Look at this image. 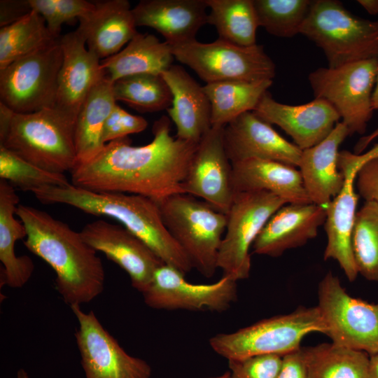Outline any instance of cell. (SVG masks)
<instances>
[{"label": "cell", "instance_id": "obj_1", "mask_svg": "<svg viewBox=\"0 0 378 378\" xmlns=\"http://www.w3.org/2000/svg\"><path fill=\"white\" fill-rule=\"evenodd\" d=\"M170 119L155 121L153 140L134 146L124 137L105 144L90 161L70 172L71 183L94 192H122L159 202L183 193L182 184L198 144L170 134Z\"/></svg>", "mask_w": 378, "mask_h": 378}, {"label": "cell", "instance_id": "obj_2", "mask_svg": "<svg viewBox=\"0 0 378 378\" xmlns=\"http://www.w3.org/2000/svg\"><path fill=\"white\" fill-rule=\"evenodd\" d=\"M16 216L24 225V246L56 274L55 286L65 303H89L104 290V268L97 251L66 223L48 213L19 204Z\"/></svg>", "mask_w": 378, "mask_h": 378}, {"label": "cell", "instance_id": "obj_3", "mask_svg": "<svg viewBox=\"0 0 378 378\" xmlns=\"http://www.w3.org/2000/svg\"><path fill=\"white\" fill-rule=\"evenodd\" d=\"M32 193L45 204H66L86 214L112 218L141 239L164 264L185 275L192 269L186 253L166 228L158 202L150 198L122 192H94L71 183L45 186Z\"/></svg>", "mask_w": 378, "mask_h": 378}, {"label": "cell", "instance_id": "obj_4", "mask_svg": "<svg viewBox=\"0 0 378 378\" xmlns=\"http://www.w3.org/2000/svg\"><path fill=\"white\" fill-rule=\"evenodd\" d=\"M76 120L55 106L21 113L0 103V146L46 171L70 172L76 162Z\"/></svg>", "mask_w": 378, "mask_h": 378}, {"label": "cell", "instance_id": "obj_5", "mask_svg": "<svg viewBox=\"0 0 378 378\" xmlns=\"http://www.w3.org/2000/svg\"><path fill=\"white\" fill-rule=\"evenodd\" d=\"M300 34L321 49L330 68L378 59V20L355 16L337 0L312 1Z\"/></svg>", "mask_w": 378, "mask_h": 378}, {"label": "cell", "instance_id": "obj_6", "mask_svg": "<svg viewBox=\"0 0 378 378\" xmlns=\"http://www.w3.org/2000/svg\"><path fill=\"white\" fill-rule=\"evenodd\" d=\"M157 202L166 228L192 268L205 277H212L218 268L226 214L187 193L174 194Z\"/></svg>", "mask_w": 378, "mask_h": 378}, {"label": "cell", "instance_id": "obj_7", "mask_svg": "<svg viewBox=\"0 0 378 378\" xmlns=\"http://www.w3.org/2000/svg\"><path fill=\"white\" fill-rule=\"evenodd\" d=\"M324 330L317 306L300 307L232 332L215 335L209 344L227 360L264 355L283 357L300 349L303 338L309 333L324 334Z\"/></svg>", "mask_w": 378, "mask_h": 378}, {"label": "cell", "instance_id": "obj_8", "mask_svg": "<svg viewBox=\"0 0 378 378\" xmlns=\"http://www.w3.org/2000/svg\"><path fill=\"white\" fill-rule=\"evenodd\" d=\"M60 37L0 70L1 104L21 113L55 106L63 57Z\"/></svg>", "mask_w": 378, "mask_h": 378}, {"label": "cell", "instance_id": "obj_9", "mask_svg": "<svg viewBox=\"0 0 378 378\" xmlns=\"http://www.w3.org/2000/svg\"><path fill=\"white\" fill-rule=\"evenodd\" d=\"M377 71L378 59H373L318 68L308 80L314 97L333 106L349 135L363 134L374 111L372 96Z\"/></svg>", "mask_w": 378, "mask_h": 378}, {"label": "cell", "instance_id": "obj_10", "mask_svg": "<svg viewBox=\"0 0 378 378\" xmlns=\"http://www.w3.org/2000/svg\"><path fill=\"white\" fill-rule=\"evenodd\" d=\"M318 300L324 334L332 343L370 356L378 353V302L350 295L331 272L318 284Z\"/></svg>", "mask_w": 378, "mask_h": 378}, {"label": "cell", "instance_id": "obj_11", "mask_svg": "<svg viewBox=\"0 0 378 378\" xmlns=\"http://www.w3.org/2000/svg\"><path fill=\"white\" fill-rule=\"evenodd\" d=\"M179 62L188 66L206 84L227 80H272L273 60L261 45L240 46L218 38L211 43L197 40L172 46Z\"/></svg>", "mask_w": 378, "mask_h": 378}, {"label": "cell", "instance_id": "obj_12", "mask_svg": "<svg viewBox=\"0 0 378 378\" xmlns=\"http://www.w3.org/2000/svg\"><path fill=\"white\" fill-rule=\"evenodd\" d=\"M286 204L267 191L235 193L226 214V229L218 252V267L223 276L235 281L248 278L250 248L272 215Z\"/></svg>", "mask_w": 378, "mask_h": 378}, {"label": "cell", "instance_id": "obj_13", "mask_svg": "<svg viewBox=\"0 0 378 378\" xmlns=\"http://www.w3.org/2000/svg\"><path fill=\"white\" fill-rule=\"evenodd\" d=\"M70 307L78 322L75 338L85 378H150V365L127 353L92 310Z\"/></svg>", "mask_w": 378, "mask_h": 378}, {"label": "cell", "instance_id": "obj_14", "mask_svg": "<svg viewBox=\"0 0 378 378\" xmlns=\"http://www.w3.org/2000/svg\"><path fill=\"white\" fill-rule=\"evenodd\" d=\"M377 155L378 144L363 154L343 150L338 155V168L344 176V183L326 209L324 227L327 244L323 258L336 260L349 281H354L358 274L351 246V233L358 200L355 190L356 177L362 165Z\"/></svg>", "mask_w": 378, "mask_h": 378}, {"label": "cell", "instance_id": "obj_15", "mask_svg": "<svg viewBox=\"0 0 378 378\" xmlns=\"http://www.w3.org/2000/svg\"><path fill=\"white\" fill-rule=\"evenodd\" d=\"M237 282L223 276L213 284H192L179 270L163 264L141 294L146 304L155 309L223 312L237 300Z\"/></svg>", "mask_w": 378, "mask_h": 378}, {"label": "cell", "instance_id": "obj_16", "mask_svg": "<svg viewBox=\"0 0 378 378\" xmlns=\"http://www.w3.org/2000/svg\"><path fill=\"white\" fill-rule=\"evenodd\" d=\"M224 127L212 126L199 142L182 190L227 214L235 192L232 165L225 147Z\"/></svg>", "mask_w": 378, "mask_h": 378}, {"label": "cell", "instance_id": "obj_17", "mask_svg": "<svg viewBox=\"0 0 378 378\" xmlns=\"http://www.w3.org/2000/svg\"><path fill=\"white\" fill-rule=\"evenodd\" d=\"M79 232L90 246L125 270L132 287L140 293L148 286L156 270L164 264L141 239L122 225L99 219L87 223Z\"/></svg>", "mask_w": 378, "mask_h": 378}, {"label": "cell", "instance_id": "obj_18", "mask_svg": "<svg viewBox=\"0 0 378 378\" xmlns=\"http://www.w3.org/2000/svg\"><path fill=\"white\" fill-rule=\"evenodd\" d=\"M253 112L270 125L281 128L301 150L326 138L340 117L327 101L315 98L299 105L278 102L267 91Z\"/></svg>", "mask_w": 378, "mask_h": 378}, {"label": "cell", "instance_id": "obj_19", "mask_svg": "<svg viewBox=\"0 0 378 378\" xmlns=\"http://www.w3.org/2000/svg\"><path fill=\"white\" fill-rule=\"evenodd\" d=\"M224 143L232 163L257 158L298 167L302 151L253 111L241 114L224 127Z\"/></svg>", "mask_w": 378, "mask_h": 378}, {"label": "cell", "instance_id": "obj_20", "mask_svg": "<svg viewBox=\"0 0 378 378\" xmlns=\"http://www.w3.org/2000/svg\"><path fill=\"white\" fill-rule=\"evenodd\" d=\"M326 209L314 203H288L267 221L252 246L254 253L273 258L304 246L324 225Z\"/></svg>", "mask_w": 378, "mask_h": 378}, {"label": "cell", "instance_id": "obj_21", "mask_svg": "<svg viewBox=\"0 0 378 378\" xmlns=\"http://www.w3.org/2000/svg\"><path fill=\"white\" fill-rule=\"evenodd\" d=\"M60 43L63 57L55 107L76 119L88 93L102 77L101 59L88 49L77 29L61 36Z\"/></svg>", "mask_w": 378, "mask_h": 378}, {"label": "cell", "instance_id": "obj_22", "mask_svg": "<svg viewBox=\"0 0 378 378\" xmlns=\"http://www.w3.org/2000/svg\"><path fill=\"white\" fill-rule=\"evenodd\" d=\"M206 0H141L133 8L136 27H148L172 46L196 40L207 24Z\"/></svg>", "mask_w": 378, "mask_h": 378}, {"label": "cell", "instance_id": "obj_23", "mask_svg": "<svg viewBox=\"0 0 378 378\" xmlns=\"http://www.w3.org/2000/svg\"><path fill=\"white\" fill-rule=\"evenodd\" d=\"M349 135L348 129L340 121L323 141L302 151L298 167L305 190L312 203L326 209L344 183L338 168L339 148Z\"/></svg>", "mask_w": 378, "mask_h": 378}, {"label": "cell", "instance_id": "obj_24", "mask_svg": "<svg viewBox=\"0 0 378 378\" xmlns=\"http://www.w3.org/2000/svg\"><path fill=\"white\" fill-rule=\"evenodd\" d=\"M161 76L172 94L167 111L176 126V136L198 144L212 127L211 104L203 86L179 65H172Z\"/></svg>", "mask_w": 378, "mask_h": 378}, {"label": "cell", "instance_id": "obj_25", "mask_svg": "<svg viewBox=\"0 0 378 378\" xmlns=\"http://www.w3.org/2000/svg\"><path fill=\"white\" fill-rule=\"evenodd\" d=\"M94 8L78 20L77 29L88 49L101 60L115 55L138 33L127 0L96 1Z\"/></svg>", "mask_w": 378, "mask_h": 378}, {"label": "cell", "instance_id": "obj_26", "mask_svg": "<svg viewBox=\"0 0 378 378\" xmlns=\"http://www.w3.org/2000/svg\"><path fill=\"white\" fill-rule=\"evenodd\" d=\"M234 192L264 190L286 203H312L299 169L282 162L257 158L232 163Z\"/></svg>", "mask_w": 378, "mask_h": 378}, {"label": "cell", "instance_id": "obj_27", "mask_svg": "<svg viewBox=\"0 0 378 378\" xmlns=\"http://www.w3.org/2000/svg\"><path fill=\"white\" fill-rule=\"evenodd\" d=\"M20 197L15 188L0 179V261L1 287L21 288L31 278L34 265L27 255L17 256L15 252L18 240L25 239L27 230L23 223L15 218Z\"/></svg>", "mask_w": 378, "mask_h": 378}, {"label": "cell", "instance_id": "obj_28", "mask_svg": "<svg viewBox=\"0 0 378 378\" xmlns=\"http://www.w3.org/2000/svg\"><path fill=\"white\" fill-rule=\"evenodd\" d=\"M175 57L172 46L150 34L137 33L120 52L101 60L103 76L111 82L135 74L161 75Z\"/></svg>", "mask_w": 378, "mask_h": 378}, {"label": "cell", "instance_id": "obj_29", "mask_svg": "<svg viewBox=\"0 0 378 378\" xmlns=\"http://www.w3.org/2000/svg\"><path fill=\"white\" fill-rule=\"evenodd\" d=\"M116 102L113 83L102 75L88 93L76 117L74 128L75 166L93 159L104 147V125Z\"/></svg>", "mask_w": 378, "mask_h": 378}, {"label": "cell", "instance_id": "obj_30", "mask_svg": "<svg viewBox=\"0 0 378 378\" xmlns=\"http://www.w3.org/2000/svg\"><path fill=\"white\" fill-rule=\"evenodd\" d=\"M272 80H227L203 86L210 104L211 125L224 127L241 114L253 111L272 85Z\"/></svg>", "mask_w": 378, "mask_h": 378}, {"label": "cell", "instance_id": "obj_31", "mask_svg": "<svg viewBox=\"0 0 378 378\" xmlns=\"http://www.w3.org/2000/svg\"><path fill=\"white\" fill-rule=\"evenodd\" d=\"M308 378H369L370 355L323 343L302 347Z\"/></svg>", "mask_w": 378, "mask_h": 378}, {"label": "cell", "instance_id": "obj_32", "mask_svg": "<svg viewBox=\"0 0 378 378\" xmlns=\"http://www.w3.org/2000/svg\"><path fill=\"white\" fill-rule=\"evenodd\" d=\"M207 24L213 25L218 38L240 46L256 43L259 25L253 0H206Z\"/></svg>", "mask_w": 378, "mask_h": 378}, {"label": "cell", "instance_id": "obj_33", "mask_svg": "<svg viewBox=\"0 0 378 378\" xmlns=\"http://www.w3.org/2000/svg\"><path fill=\"white\" fill-rule=\"evenodd\" d=\"M56 38L49 31L44 19L34 10L19 20L1 27L0 70Z\"/></svg>", "mask_w": 378, "mask_h": 378}, {"label": "cell", "instance_id": "obj_34", "mask_svg": "<svg viewBox=\"0 0 378 378\" xmlns=\"http://www.w3.org/2000/svg\"><path fill=\"white\" fill-rule=\"evenodd\" d=\"M113 90L116 102H123L140 113L167 110L172 105V92L161 75L125 76L113 83Z\"/></svg>", "mask_w": 378, "mask_h": 378}, {"label": "cell", "instance_id": "obj_35", "mask_svg": "<svg viewBox=\"0 0 378 378\" xmlns=\"http://www.w3.org/2000/svg\"><path fill=\"white\" fill-rule=\"evenodd\" d=\"M351 246L358 274L378 281V204L365 201L356 212Z\"/></svg>", "mask_w": 378, "mask_h": 378}, {"label": "cell", "instance_id": "obj_36", "mask_svg": "<svg viewBox=\"0 0 378 378\" xmlns=\"http://www.w3.org/2000/svg\"><path fill=\"white\" fill-rule=\"evenodd\" d=\"M260 27L270 34L291 38L300 34L310 0H253Z\"/></svg>", "mask_w": 378, "mask_h": 378}, {"label": "cell", "instance_id": "obj_37", "mask_svg": "<svg viewBox=\"0 0 378 378\" xmlns=\"http://www.w3.org/2000/svg\"><path fill=\"white\" fill-rule=\"evenodd\" d=\"M0 179L14 188L33 192L45 186H65L71 183L64 174L41 169L0 146Z\"/></svg>", "mask_w": 378, "mask_h": 378}, {"label": "cell", "instance_id": "obj_38", "mask_svg": "<svg viewBox=\"0 0 378 378\" xmlns=\"http://www.w3.org/2000/svg\"><path fill=\"white\" fill-rule=\"evenodd\" d=\"M31 10L45 20L50 34L55 38L61 36L64 23L80 19L94 8V1L85 0H28Z\"/></svg>", "mask_w": 378, "mask_h": 378}, {"label": "cell", "instance_id": "obj_39", "mask_svg": "<svg viewBox=\"0 0 378 378\" xmlns=\"http://www.w3.org/2000/svg\"><path fill=\"white\" fill-rule=\"evenodd\" d=\"M282 358L264 355L228 360L231 378H276Z\"/></svg>", "mask_w": 378, "mask_h": 378}, {"label": "cell", "instance_id": "obj_40", "mask_svg": "<svg viewBox=\"0 0 378 378\" xmlns=\"http://www.w3.org/2000/svg\"><path fill=\"white\" fill-rule=\"evenodd\" d=\"M147 126L148 122L144 118L128 113L117 104L106 120L104 143L106 144L130 134L139 133L145 130Z\"/></svg>", "mask_w": 378, "mask_h": 378}, {"label": "cell", "instance_id": "obj_41", "mask_svg": "<svg viewBox=\"0 0 378 378\" xmlns=\"http://www.w3.org/2000/svg\"><path fill=\"white\" fill-rule=\"evenodd\" d=\"M355 186L365 201L378 204V155L364 163L357 172Z\"/></svg>", "mask_w": 378, "mask_h": 378}, {"label": "cell", "instance_id": "obj_42", "mask_svg": "<svg viewBox=\"0 0 378 378\" xmlns=\"http://www.w3.org/2000/svg\"><path fill=\"white\" fill-rule=\"evenodd\" d=\"M276 378H308L302 347L283 356Z\"/></svg>", "mask_w": 378, "mask_h": 378}, {"label": "cell", "instance_id": "obj_43", "mask_svg": "<svg viewBox=\"0 0 378 378\" xmlns=\"http://www.w3.org/2000/svg\"><path fill=\"white\" fill-rule=\"evenodd\" d=\"M31 11L28 0H1L0 1V26L10 24Z\"/></svg>", "mask_w": 378, "mask_h": 378}, {"label": "cell", "instance_id": "obj_44", "mask_svg": "<svg viewBox=\"0 0 378 378\" xmlns=\"http://www.w3.org/2000/svg\"><path fill=\"white\" fill-rule=\"evenodd\" d=\"M378 136V127L370 134L362 137L356 144L354 150L358 153H361L375 138Z\"/></svg>", "mask_w": 378, "mask_h": 378}, {"label": "cell", "instance_id": "obj_45", "mask_svg": "<svg viewBox=\"0 0 378 378\" xmlns=\"http://www.w3.org/2000/svg\"><path fill=\"white\" fill-rule=\"evenodd\" d=\"M357 2L369 14H378V0H358Z\"/></svg>", "mask_w": 378, "mask_h": 378}, {"label": "cell", "instance_id": "obj_46", "mask_svg": "<svg viewBox=\"0 0 378 378\" xmlns=\"http://www.w3.org/2000/svg\"><path fill=\"white\" fill-rule=\"evenodd\" d=\"M369 378H378V353L370 356Z\"/></svg>", "mask_w": 378, "mask_h": 378}, {"label": "cell", "instance_id": "obj_47", "mask_svg": "<svg viewBox=\"0 0 378 378\" xmlns=\"http://www.w3.org/2000/svg\"><path fill=\"white\" fill-rule=\"evenodd\" d=\"M372 105L373 110H378V71L372 96Z\"/></svg>", "mask_w": 378, "mask_h": 378}, {"label": "cell", "instance_id": "obj_48", "mask_svg": "<svg viewBox=\"0 0 378 378\" xmlns=\"http://www.w3.org/2000/svg\"><path fill=\"white\" fill-rule=\"evenodd\" d=\"M17 378H28V374L24 370L20 369L17 373Z\"/></svg>", "mask_w": 378, "mask_h": 378}, {"label": "cell", "instance_id": "obj_49", "mask_svg": "<svg viewBox=\"0 0 378 378\" xmlns=\"http://www.w3.org/2000/svg\"><path fill=\"white\" fill-rule=\"evenodd\" d=\"M209 378H231L230 377V371L225 372L224 374L214 377H209Z\"/></svg>", "mask_w": 378, "mask_h": 378}]
</instances>
